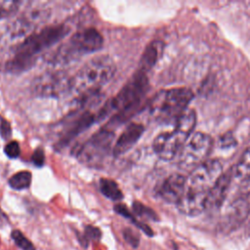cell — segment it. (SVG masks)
<instances>
[{"instance_id": "cell-28", "label": "cell", "mask_w": 250, "mask_h": 250, "mask_svg": "<svg viewBox=\"0 0 250 250\" xmlns=\"http://www.w3.org/2000/svg\"><path fill=\"white\" fill-rule=\"evenodd\" d=\"M4 152L9 158H18L21 153L19 143L17 141L9 142L4 147Z\"/></svg>"}, {"instance_id": "cell-34", "label": "cell", "mask_w": 250, "mask_h": 250, "mask_svg": "<svg viewBox=\"0 0 250 250\" xmlns=\"http://www.w3.org/2000/svg\"><path fill=\"white\" fill-rule=\"evenodd\" d=\"M248 231L250 232V223H249V226H248Z\"/></svg>"}, {"instance_id": "cell-27", "label": "cell", "mask_w": 250, "mask_h": 250, "mask_svg": "<svg viewBox=\"0 0 250 250\" xmlns=\"http://www.w3.org/2000/svg\"><path fill=\"white\" fill-rule=\"evenodd\" d=\"M83 235L89 242L90 241H99L102 238V230L95 226L87 225L84 228Z\"/></svg>"}, {"instance_id": "cell-32", "label": "cell", "mask_w": 250, "mask_h": 250, "mask_svg": "<svg viewBox=\"0 0 250 250\" xmlns=\"http://www.w3.org/2000/svg\"><path fill=\"white\" fill-rule=\"evenodd\" d=\"M76 236H77V240L78 242L80 243V245L83 247V248H88V245H89V241L85 238V236L83 235V233H79L78 231H76Z\"/></svg>"}, {"instance_id": "cell-19", "label": "cell", "mask_w": 250, "mask_h": 250, "mask_svg": "<svg viewBox=\"0 0 250 250\" xmlns=\"http://www.w3.org/2000/svg\"><path fill=\"white\" fill-rule=\"evenodd\" d=\"M99 188L103 195L112 201H119L124 197L117 183L111 179L102 178L99 183Z\"/></svg>"}, {"instance_id": "cell-4", "label": "cell", "mask_w": 250, "mask_h": 250, "mask_svg": "<svg viewBox=\"0 0 250 250\" xmlns=\"http://www.w3.org/2000/svg\"><path fill=\"white\" fill-rule=\"evenodd\" d=\"M104 37L94 27H87L72 34L55 50L46 54V61L55 66L65 65L78 61L87 54L102 49Z\"/></svg>"}, {"instance_id": "cell-3", "label": "cell", "mask_w": 250, "mask_h": 250, "mask_svg": "<svg viewBox=\"0 0 250 250\" xmlns=\"http://www.w3.org/2000/svg\"><path fill=\"white\" fill-rule=\"evenodd\" d=\"M116 72L113 60L107 55L94 57L71 76L70 94L80 99L100 93V89L109 82Z\"/></svg>"}, {"instance_id": "cell-2", "label": "cell", "mask_w": 250, "mask_h": 250, "mask_svg": "<svg viewBox=\"0 0 250 250\" xmlns=\"http://www.w3.org/2000/svg\"><path fill=\"white\" fill-rule=\"evenodd\" d=\"M147 89L148 79L146 73L137 69L117 95L108 100L104 106L101 107L96 114L97 122L114 112V115L110 118L106 127L113 130V126L116 127L124 123L137 110Z\"/></svg>"}, {"instance_id": "cell-20", "label": "cell", "mask_w": 250, "mask_h": 250, "mask_svg": "<svg viewBox=\"0 0 250 250\" xmlns=\"http://www.w3.org/2000/svg\"><path fill=\"white\" fill-rule=\"evenodd\" d=\"M234 177L240 181L250 179V146L247 147L237 161L234 170Z\"/></svg>"}, {"instance_id": "cell-18", "label": "cell", "mask_w": 250, "mask_h": 250, "mask_svg": "<svg viewBox=\"0 0 250 250\" xmlns=\"http://www.w3.org/2000/svg\"><path fill=\"white\" fill-rule=\"evenodd\" d=\"M162 50H163V43L161 41L159 40L151 41L146 47L141 57L138 70H141L145 73L149 71L154 66L158 59L160 58Z\"/></svg>"}, {"instance_id": "cell-6", "label": "cell", "mask_w": 250, "mask_h": 250, "mask_svg": "<svg viewBox=\"0 0 250 250\" xmlns=\"http://www.w3.org/2000/svg\"><path fill=\"white\" fill-rule=\"evenodd\" d=\"M192 97V92L185 87L160 91L151 100L149 111L160 122L177 121L187 110Z\"/></svg>"}, {"instance_id": "cell-24", "label": "cell", "mask_w": 250, "mask_h": 250, "mask_svg": "<svg viewBox=\"0 0 250 250\" xmlns=\"http://www.w3.org/2000/svg\"><path fill=\"white\" fill-rule=\"evenodd\" d=\"M132 209L134 214L139 217H143L151 221H158L157 214L151 208L144 205L140 201H134L132 204Z\"/></svg>"}, {"instance_id": "cell-14", "label": "cell", "mask_w": 250, "mask_h": 250, "mask_svg": "<svg viewBox=\"0 0 250 250\" xmlns=\"http://www.w3.org/2000/svg\"><path fill=\"white\" fill-rule=\"evenodd\" d=\"M187 178L181 174H173L167 177L157 188L158 196L167 203L178 204L185 193Z\"/></svg>"}, {"instance_id": "cell-21", "label": "cell", "mask_w": 250, "mask_h": 250, "mask_svg": "<svg viewBox=\"0 0 250 250\" xmlns=\"http://www.w3.org/2000/svg\"><path fill=\"white\" fill-rule=\"evenodd\" d=\"M113 210H114V212H116L118 215H120V216H122V217H124V218H126V219H128V220H130L131 223H132L134 226H136L138 229H140L141 230H143L147 236H153V231H152V229H151L147 225H146L145 223H142V222H140L139 220H137V219L135 218V216L128 210V208L126 207V205H124V204H122V203L115 204V205L113 206Z\"/></svg>"}, {"instance_id": "cell-17", "label": "cell", "mask_w": 250, "mask_h": 250, "mask_svg": "<svg viewBox=\"0 0 250 250\" xmlns=\"http://www.w3.org/2000/svg\"><path fill=\"white\" fill-rule=\"evenodd\" d=\"M230 184V175L223 174L217 183L209 190L206 199L205 210L216 211L223 205Z\"/></svg>"}, {"instance_id": "cell-31", "label": "cell", "mask_w": 250, "mask_h": 250, "mask_svg": "<svg viewBox=\"0 0 250 250\" xmlns=\"http://www.w3.org/2000/svg\"><path fill=\"white\" fill-rule=\"evenodd\" d=\"M235 144V140L231 135H225L221 139V146L223 147H229Z\"/></svg>"}, {"instance_id": "cell-15", "label": "cell", "mask_w": 250, "mask_h": 250, "mask_svg": "<svg viewBox=\"0 0 250 250\" xmlns=\"http://www.w3.org/2000/svg\"><path fill=\"white\" fill-rule=\"evenodd\" d=\"M207 195L208 192L187 187L184 195L177 204L179 211L187 216L199 215L206 208Z\"/></svg>"}, {"instance_id": "cell-26", "label": "cell", "mask_w": 250, "mask_h": 250, "mask_svg": "<svg viewBox=\"0 0 250 250\" xmlns=\"http://www.w3.org/2000/svg\"><path fill=\"white\" fill-rule=\"evenodd\" d=\"M124 240L133 248H138L140 244V234L131 228H125L122 230Z\"/></svg>"}, {"instance_id": "cell-16", "label": "cell", "mask_w": 250, "mask_h": 250, "mask_svg": "<svg viewBox=\"0 0 250 250\" xmlns=\"http://www.w3.org/2000/svg\"><path fill=\"white\" fill-rule=\"evenodd\" d=\"M145 131V127L139 123H130L125 127L119 138L116 140L113 145L112 154L115 157H118L128 150H130L140 140L143 133Z\"/></svg>"}, {"instance_id": "cell-33", "label": "cell", "mask_w": 250, "mask_h": 250, "mask_svg": "<svg viewBox=\"0 0 250 250\" xmlns=\"http://www.w3.org/2000/svg\"><path fill=\"white\" fill-rule=\"evenodd\" d=\"M5 222H8V218L5 213H3V211L0 209V224H4Z\"/></svg>"}, {"instance_id": "cell-29", "label": "cell", "mask_w": 250, "mask_h": 250, "mask_svg": "<svg viewBox=\"0 0 250 250\" xmlns=\"http://www.w3.org/2000/svg\"><path fill=\"white\" fill-rule=\"evenodd\" d=\"M31 161L37 167H41V166L44 165V163H45V153H44L43 148L38 147L34 150V152L31 156Z\"/></svg>"}, {"instance_id": "cell-8", "label": "cell", "mask_w": 250, "mask_h": 250, "mask_svg": "<svg viewBox=\"0 0 250 250\" xmlns=\"http://www.w3.org/2000/svg\"><path fill=\"white\" fill-rule=\"evenodd\" d=\"M31 92L40 98H61L71 91V76L64 70H47L31 82Z\"/></svg>"}, {"instance_id": "cell-22", "label": "cell", "mask_w": 250, "mask_h": 250, "mask_svg": "<svg viewBox=\"0 0 250 250\" xmlns=\"http://www.w3.org/2000/svg\"><path fill=\"white\" fill-rule=\"evenodd\" d=\"M31 180H32L31 173L29 171L23 170V171L17 172L12 177H10L8 184L13 189L21 190V189H26L30 187Z\"/></svg>"}, {"instance_id": "cell-13", "label": "cell", "mask_w": 250, "mask_h": 250, "mask_svg": "<svg viewBox=\"0 0 250 250\" xmlns=\"http://www.w3.org/2000/svg\"><path fill=\"white\" fill-rule=\"evenodd\" d=\"M249 213L250 206L245 199L238 198L234 200L229 205L223 217L221 222V229L225 232L235 230L244 223Z\"/></svg>"}, {"instance_id": "cell-11", "label": "cell", "mask_w": 250, "mask_h": 250, "mask_svg": "<svg viewBox=\"0 0 250 250\" xmlns=\"http://www.w3.org/2000/svg\"><path fill=\"white\" fill-rule=\"evenodd\" d=\"M222 164L216 159L206 160L196 166L187 178V187L200 191L209 192L223 175Z\"/></svg>"}, {"instance_id": "cell-23", "label": "cell", "mask_w": 250, "mask_h": 250, "mask_svg": "<svg viewBox=\"0 0 250 250\" xmlns=\"http://www.w3.org/2000/svg\"><path fill=\"white\" fill-rule=\"evenodd\" d=\"M22 3L23 2L21 1H16V0H6V1L1 0L0 1V20L9 18L15 15L19 11Z\"/></svg>"}, {"instance_id": "cell-25", "label": "cell", "mask_w": 250, "mask_h": 250, "mask_svg": "<svg viewBox=\"0 0 250 250\" xmlns=\"http://www.w3.org/2000/svg\"><path fill=\"white\" fill-rule=\"evenodd\" d=\"M11 237L16 243V245L20 247L21 250H36L33 243L20 229L12 230Z\"/></svg>"}, {"instance_id": "cell-12", "label": "cell", "mask_w": 250, "mask_h": 250, "mask_svg": "<svg viewBox=\"0 0 250 250\" xmlns=\"http://www.w3.org/2000/svg\"><path fill=\"white\" fill-rule=\"evenodd\" d=\"M95 122H97L96 114H94L90 110H83L82 113H80L78 116H76V118L71 120L63 127L62 134L57 141L56 146L60 149L64 147L73 139H75L83 131L87 130Z\"/></svg>"}, {"instance_id": "cell-10", "label": "cell", "mask_w": 250, "mask_h": 250, "mask_svg": "<svg viewBox=\"0 0 250 250\" xmlns=\"http://www.w3.org/2000/svg\"><path fill=\"white\" fill-rule=\"evenodd\" d=\"M50 17V10L40 4L27 7L11 24L9 34L13 38L27 36L33 33L34 29L45 22Z\"/></svg>"}, {"instance_id": "cell-1", "label": "cell", "mask_w": 250, "mask_h": 250, "mask_svg": "<svg viewBox=\"0 0 250 250\" xmlns=\"http://www.w3.org/2000/svg\"><path fill=\"white\" fill-rule=\"evenodd\" d=\"M68 32L69 27L61 23L45 26L41 30L29 34L13 49V55L5 65L6 71L21 73L30 69L39 55L64 38Z\"/></svg>"}, {"instance_id": "cell-7", "label": "cell", "mask_w": 250, "mask_h": 250, "mask_svg": "<svg viewBox=\"0 0 250 250\" xmlns=\"http://www.w3.org/2000/svg\"><path fill=\"white\" fill-rule=\"evenodd\" d=\"M113 139L114 131L104 126L77 148L75 156L84 165L100 168L104 165L108 154L112 152Z\"/></svg>"}, {"instance_id": "cell-5", "label": "cell", "mask_w": 250, "mask_h": 250, "mask_svg": "<svg viewBox=\"0 0 250 250\" xmlns=\"http://www.w3.org/2000/svg\"><path fill=\"white\" fill-rule=\"evenodd\" d=\"M196 123V113L187 109L176 121L174 130L159 134L153 141L152 148L162 160L169 161L180 154L184 145L190 137Z\"/></svg>"}, {"instance_id": "cell-9", "label": "cell", "mask_w": 250, "mask_h": 250, "mask_svg": "<svg viewBox=\"0 0 250 250\" xmlns=\"http://www.w3.org/2000/svg\"><path fill=\"white\" fill-rule=\"evenodd\" d=\"M212 148V139L209 135L196 132L188 138L184 145L179 157L180 163L185 168L198 166L204 161Z\"/></svg>"}, {"instance_id": "cell-30", "label": "cell", "mask_w": 250, "mask_h": 250, "mask_svg": "<svg viewBox=\"0 0 250 250\" xmlns=\"http://www.w3.org/2000/svg\"><path fill=\"white\" fill-rule=\"evenodd\" d=\"M0 133L3 139H8L11 135V126L6 120H2L0 123Z\"/></svg>"}]
</instances>
